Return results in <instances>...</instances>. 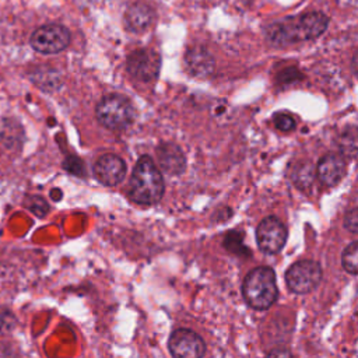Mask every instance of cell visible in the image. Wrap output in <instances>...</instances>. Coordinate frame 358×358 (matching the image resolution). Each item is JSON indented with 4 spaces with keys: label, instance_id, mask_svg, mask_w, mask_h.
Listing matches in <instances>:
<instances>
[{
    "label": "cell",
    "instance_id": "obj_1",
    "mask_svg": "<svg viewBox=\"0 0 358 358\" xmlns=\"http://www.w3.org/2000/svg\"><path fill=\"white\" fill-rule=\"evenodd\" d=\"M165 190L164 179L151 157L143 155L137 159L130 183V199L141 206H151L161 200Z\"/></svg>",
    "mask_w": 358,
    "mask_h": 358
},
{
    "label": "cell",
    "instance_id": "obj_2",
    "mask_svg": "<svg viewBox=\"0 0 358 358\" xmlns=\"http://www.w3.org/2000/svg\"><path fill=\"white\" fill-rule=\"evenodd\" d=\"M242 294L250 308L257 310L268 309L278 298L274 270L267 266L252 268L243 278Z\"/></svg>",
    "mask_w": 358,
    "mask_h": 358
},
{
    "label": "cell",
    "instance_id": "obj_3",
    "mask_svg": "<svg viewBox=\"0 0 358 358\" xmlns=\"http://www.w3.org/2000/svg\"><path fill=\"white\" fill-rule=\"evenodd\" d=\"M98 122L110 130H123L134 119V108L131 102L119 94L103 96L96 105Z\"/></svg>",
    "mask_w": 358,
    "mask_h": 358
},
{
    "label": "cell",
    "instance_id": "obj_4",
    "mask_svg": "<svg viewBox=\"0 0 358 358\" xmlns=\"http://www.w3.org/2000/svg\"><path fill=\"white\" fill-rule=\"evenodd\" d=\"M322 281V267L313 260H299L285 271V282L295 294H308Z\"/></svg>",
    "mask_w": 358,
    "mask_h": 358
},
{
    "label": "cell",
    "instance_id": "obj_5",
    "mask_svg": "<svg viewBox=\"0 0 358 358\" xmlns=\"http://www.w3.org/2000/svg\"><path fill=\"white\" fill-rule=\"evenodd\" d=\"M29 43L39 53H59L69 46L70 32L60 24H46L34 31Z\"/></svg>",
    "mask_w": 358,
    "mask_h": 358
},
{
    "label": "cell",
    "instance_id": "obj_6",
    "mask_svg": "<svg viewBox=\"0 0 358 358\" xmlns=\"http://www.w3.org/2000/svg\"><path fill=\"white\" fill-rule=\"evenodd\" d=\"M287 236H288L287 227L280 218L274 215L263 218L256 228L257 246L262 252L268 255L278 253L284 248L287 242Z\"/></svg>",
    "mask_w": 358,
    "mask_h": 358
},
{
    "label": "cell",
    "instance_id": "obj_7",
    "mask_svg": "<svg viewBox=\"0 0 358 358\" xmlns=\"http://www.w3.org/2000/svg\"><path fill=\"white\" fill-rule=\"evenodd\" d=\"M168 350L173 358H203L206 343L196 331L182 327L169 336Z\"/></svg>",
    "mask_w": 358,
    "mask_h": 358
},
{
    "label": "cell",
    "instance_id": "obj_8",
    "mask_svg": "<svg viewBox=\"0 0 358 358\" xmlns=\"http://www.w3.org/2000/svg\"><path fill=\"white\" fill-rule=\"evenodd\" d=\"M161 57L151 49H138L127 57V71L138 81L150 83L158 77Z\"/></svg>",
    "mask_w": 358,
    "mask_h": 358
},
{
    "label": "cell",
    "instance_id": "obj_9",
    "mask_svg": "<svg viewBox=\"0 0 358 358\" xmlns=\"http://www.w3.org/2000/svg\"><path fill=\"white\" fill-rule=\"evenodd\" d=\"M126 173L124 161L116 154L101 155L94 165V176L105 186L119 185Z\"/></svg>",
    "mask_w": 358,
    "mask_h": 358
},
{
    "label": "cell",
    "instance_id": "obj_10",
    "mask_svg": "<svg viewBox=\"0 0 358 358\" xmlns=\"http://www.w3.org/2000/svg\"><path fill=\"white\" fill-rule=\"evenodd\" d=\"M345 173V158L338 152H329L323 155L316 168V175L322 185L336 186Z\"/></svg>",
    "mask_w": 358,
    "mask_h": 358
},
{
    "label": "cell",
    "instance_id": "obj_11",
    "mask_svg": "<svg viewBox=\"0 0 358 358\" xmlns=\"http://www.w3.org/2000/svg\"><path fill=\"white\" fill-rule=\"evenodd\" d=\"M157 164L168 175H180L186 169L183 151L175 143H161L157 150Z\"/></svg>",
    "mask_w": 358,
    "mask_h": 358
},
{
    "label": "cell",
    "instance_id": "obj_12",
    "mask_svg": "<svg viewBox=\"0 0 358 358\" xmlns=\"http://www.w3.org/2000/svg\"><path fill=\"white\" fill-rule=\"evenodd\" d=\"M124 25L130 32L143 34L151 28L155 21V13L151 6L147 3L138 1L131 4L124 14Z\"/></svg>",
    "mask_w": 358,
    "mask_h": 358
},
{
    "label": "cell",
    "instance_id": "obj_13",
    "mask_svg": "<svg viewBox=\"0 0 358 358\" xmlns=\"http://www.w3.org/2000/svg\"><path fill=\"white\" fill-rule=\"evenodd\" d=\"M185 63L190 74L196 77H207L214 70V57L204 46H193L185 55Z\"/></svg>",
    "mask_w": 358,
    "mask_h": 358
},
{
    "label": "cell",
    "instance_id": "obj_14",
    "mask_svg": "<svg viewBox=\"0 0 358 358\" xmlns=\"http://www.w3.org/2000/svg\"><path fill=\"white\" fill-rule=\"evenodd\" d=\"M32 81L43 91H53L62 85V77L52 69H38L32 76Z\"/></svg>",
    "mask_w": 358,
    "mask_h": 358
},
{
    "label": "cell",
    "instance_id": "obj_15",
    "mask_svg": "<svg viewBox=\"0 0 358 358\" xmlns=\"http://www.w3.org/2000/svg\"><path fill=\"white\" fill-rule=\"evenodd\" d=\"M292 180L299 189L309 187L315 180V169L309 162L299 164L292 172Z\"/></svg>",
    "mask_w": 358,
    "mask_h": 358
},
{
    "label": "cell",
    "instance_id": "obj_16",
    "mask_svg": "<svg viewBox=\"0 0 358 358\" xmlns=\"http://www.w3.org/2000/svg\"><path fill=\"white\" fill-rule=\"evenodd\" d=\"M357 255H358V243L354 241L351 242L344 250H343V255H341V263H343V267L347 273L350 274H357L358 273V259H357Z\"/></svg>",
    "mask_w": 358,
    "mask_h": 358
},
{
    "label": "cell",
    "instance_id": "obj_17",
    "mask_svg": "<svg viewBox=\"0 0 358 358\" xmlns=\"http://www.w3.org/2000/svg\"><path fill=\"white\" fill-rule=\"evenodd\" d=\"M340 151L343 157L354 158L357 154V134L354 129H347L340 137Z\"/></svg>",
    "mask_w": 358,
    "mask_h": 358
},
{
    "label": "cell",
    "instance_id": "obj_18",
    "mask_svg": "<svg viewBox=\"0 0 358 358\" xmlns=\"http://www.w3.org/2000/svg\"><path fill=\"white\" fill-rule=\"evenodd\" d=\"M24 204L36 217H45L49 213V204L41 196H27Z\"/></svg>",
    "mask_w": 358,
    "mask_h": 358
},
{
    "label": "cell",
    "instance_id": "obj_19",
    "mask_svg": "<svg viewBox=\"0 0 358 358\" xmlns=\"http://www.w3.org/2000/svg\"><path fill=\"white\" fill-rule=\"evenodd\" d=\"M0 140L7 145L13 147L20 141V136L17 133V124H11L8 120L3 122L0 126Z\"/></svg>",
    "mask_w": 358,
    "mask_h": 358
},
{
    "label": "cell",
    "instance_id": "obj_20",
    "mask_svg": "<svg viewBox=\"0 0 358 358\" xmlns=\"http://www.w3.org/2000/svg\"><path fill=\"white\" fill-rule=\"evenodd\" d=\"M224 245L228 250H231L232 253H238V255H245V252L248 253L249 250L242 245V234L241 232H229L225 236Z\"/></svg>",
    "mask_w": 358,
    "mask_h": 358
},
{
    "label": "cell",
    "instance_id": "obj_21",
    "mask_svg": "<svg viewBox=\"0 0 358 358\" xmlns=\"http://www.w3.org/2000/svg\"><path fill=\"white\" fill-rule=\"evenodd\" d=\"M15 324H17V319L14 313L8 308L0 305V334L10 333L11 330H14Z\"/></svg>",
    "mask_w": 358,
    "mask_h": 358
},
{
    "label": "cell",
    "instance_id": "obj_22",
    "mask_svg": "<svg viewBox=\"0 0 358 358\" xmlns=\"http://www.w3.org/2000/svg\"><path fill=\"white\" fill-rule=\"evenodd\" d=\"M274 126L281 131H291L295 129V119L288 113H275L274 115Z\"/></svg>",
    "mask_w": 358,
    "mask_h": 358
},
{
    "label": "cell",
    "instance_id": "obj_23",
    "mask_svg": "<svg viewBox=\"0 0 358 358\" xmlns=\"http://www.w3.org/2000/svg\"><path fill=\"white\" fill-rule=\"evenodd\" d=\"M63 168H64L67 172L73 173V175L83 176V175L85 173V166H84L83 161H81L80 158H77V157H69V158H66L64 162H63Z\"/></svg>",
    "mask_w": 358,
    "mask_h": 358
},
{
    "label": "cell",
    "instance_id": "obj_24",
    "mask_svg": "<svg viewBox=\"0 0 358 358\" xmlns=\"http://www.w3.org/2000/svg\"><path fill=\"white\" fill-rule=\"evenodd\" d=\"M344 228L352 234L358 231V211L355 207L348 210L344 215Z\"/></svg>",
    "mask_w": 358,
    "mask_h": 358
},
{
    "label": "cell",
    "instance_id": "obj_25",
    "mask_svg": "<svg viewBox=\"0 0 358 358\" xmlns=\"http://www.w3.org/2000/svg\"><path fill=\"white\" fill-rule=\"evenodd\" d=\"M296 80H301V73L294 67L287 69L278 74V81L282 84H291Z\"/></svg>",
    "mask_w": 358,
    "mask_h": 358
},
{
    "label": "cell",
    "instance_id": "obj_26",
    "mask_svg": "<svg viewBox=\"0 0 358 358\" xmlns=\"http://www.w3.org/2000/svg\"><path fill=\"white\" fill-rule=\"evenodd\" d=\"M266 358H292V354L288 348L285 347H277V348H273L267 355Z\"/></svg>",
    "mask_w": 358,
    "mask_h": 358
},
{
    "label": "cell",
    "instance_id": "obj_27",
    "mask_svg": "<svg viewBox=\"0 0 358 358\" xmlns=\"http://www.w3.org/2000/svg\"><path fill=\"white\" fill-rule=\"evenodd\" d=\"M0 358H17V351L11 344L0 343Z\"/></svg>",
    "mask_w": 358,
    "mask_h": 358
}]
</instances>
